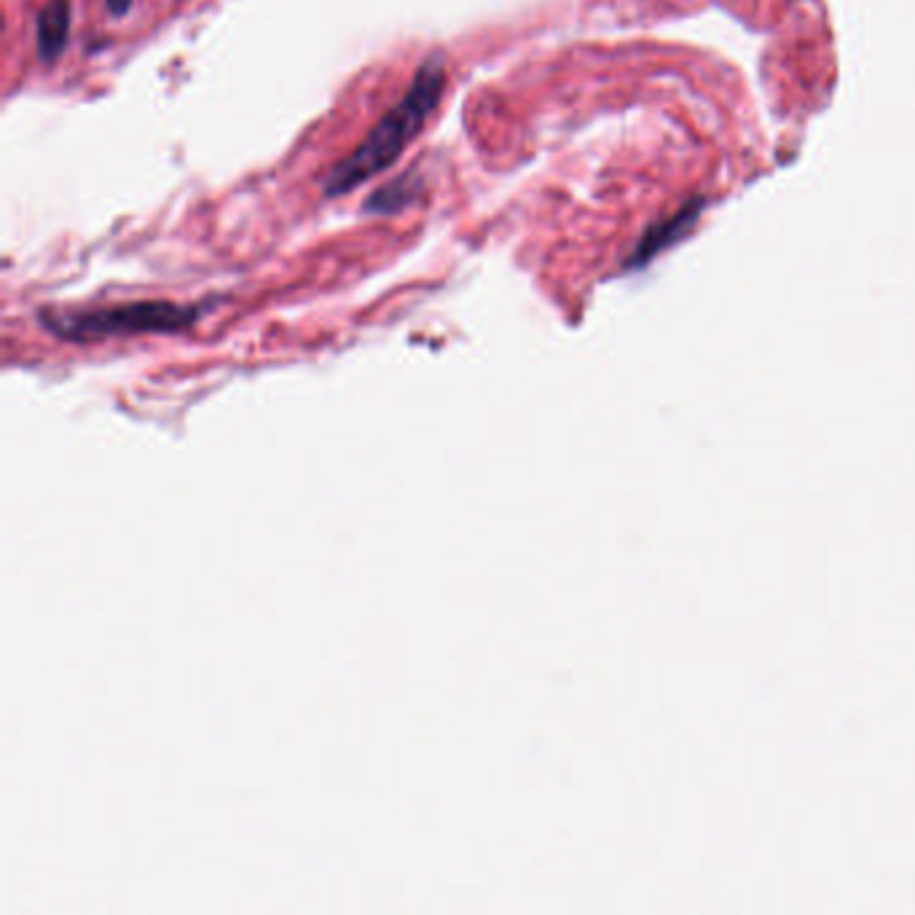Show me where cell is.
Instances as JSON below:
<instances>
[{
  "instance_id": "6",
  "label": "cell",
  "mask_w": 915,
  "mask_h": 915,
  "mask_svg": "<svg viewBox=\"0 0 915 915\" xmlns=\"http://www.w3.org/2000/svg\"><path fill=\"white\" fill-rule=\"evenodd\" d=\"M132 3H135V0H106V9H108L110 17L121 19V17L129 14V9H132Z\"/></svg>"
},
{
  "instance_id": "3",
  "label": "cell",
  "mask_w": 915,
  "mask_h": 915,
  "mask_svg": "<svg viewBox=\"0 0 915 915\" xmlns=\"http://www.w3.org/2000/svg\"><path fill=\"white\" fill-rule=\"evenodd\" d=\"M70 28H73V6L70 0H49L36 14V46L38 57L46 65L57 62L68 49Z\"/></svg>"
},
{
  "instance_id": "2",
  "label": "cell",
  "mask_w": 915,
  "mask_h": 915,
  "mask_svg": "<svg viewBox=\"0 0 915 915\" xmlns=\"http://www.w3.org/2000/svg\"><path fill=\"white\" fill-rule=\"evenodd\" d=\"M207 312L201 304H175V301H129V304L100 306V309H43L38 319L62 342L89 344L116 336H140V333H180Z\"/></svg>"
},
{
  "instance_id": "1",
  "label": "cell",
  "mask_w": 915,
  "mask_h": 915,
  "mask_svg": "<svg viewBox=\"0 0 915 915\" xmlns=\"http://www.w3.org/2000/svg\"><path fill=\"white\" fill-rule=\"evenodd\" d=\"M443 91H446V65H443L441 55H433L416 68L405 95L374 124L361 146L338 159L323 175L319 180L323 194L328 199H336L395 165L405 146L422 132L424 124L441 106Z\"/></svg>"
},
{
  "instance_id": "4",
  "label": "cell",
  "mask_w": 915,
  "mask_h": 915,
  "mask_svg": "<svg viewBox=\"0 0 915 915\" xmlns=\"http://www.w3.org/2000/svg\"><path fill=\"white\" fill-rule=\"evenodd\" d=\"M424 188H427L424 175L416 173V169L414 173H403V175H397V178H392L387 183H382L378 188H374V191L368 194V199L363 201V213L374 215V218H392V215H401L409 210L411 205L420 201Z\"/></svg>"
},
{
  "instance_id": "5",
  "label": "cell",
  "mask_w": 915,
  "mask_h": 915,
  "mask_svg": "<svg viewBox=\"0 0 915 915\" xmlns=\"http://www.w3.org/2000/svg\"><path fill=\"white\" fill-rule=\"evenodd\" d=\"M696 215H698V205H690V207H685V210L679 215H675L671 220H666V224H658L656 228H652V232H647L642 245H639V250L633 253L631 264H645L647 258H652L656 253L663 250L666 245H671V242H675L679 234L685 232V228L692 226Z\"/></svg>"
}]
</instances>
